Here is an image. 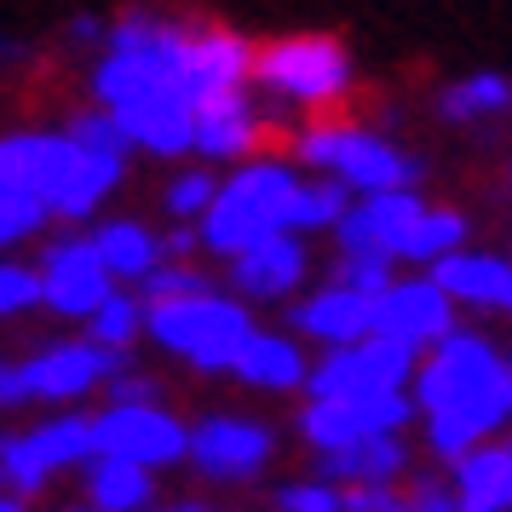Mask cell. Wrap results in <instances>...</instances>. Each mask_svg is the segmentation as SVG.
Listing matches in <instances>:
<instances>
[{
	"label": "cell",
	"mask_w": 512,
	"mask_h": 512,
	"mask_svg": "<svg viewBox=\"0 0 512 512\" xmlns=\"http://www.w3.org/2000/svg\"><path fill=\"white\" fill-rule=\"evenodd\" d=\"M259 41L236 24L190 18L173 6H121L110 12L104 47L81 64V93L110 110L139 162H190L196 110L219 93L254 87Z\"/></svg>",
	"instance_id": "6da1fadb"
},
{
	"label": "cell",
	"mask_w": 512,
	"mask_h": 512,
	"mask_svg": "<svg viewBox=\"0 0 512 512\" xmlns=\"http://www.w3.org/2000/svg\"><path fill=\"white\" fill-rule=\"evenodd\" d=\"M415 403L426 449L455 466L512 420V357L478 328H455L420 357Z\"/></svg>",
	"instance_id": "7a4b0ae2"
},
{
	"label": "cell",
	"mask_w": 512,
	"mask_h": 512,
	"mask_svg": "<svg viewBox=\"0 0 512 512\" xmlns=\"http://www.w3.org/2000/svg\"><path fill=\"white\" fill-rule=\"evenodd\" d=\"M127 150L81 139L70 121H24V127H6L0 133V173L24 179L41 202L52 208V219L75 231V225H93L104 219L110 196L127 185Z\"/></svg>",
	"instance_id": "3957f363"
},
{
	"label": "cell",
	"mask_w": 512,
	"mask_h": 512,
	"mask_svg": "<svg viewBox=\"0 0 512 512\" xmlns=\"http://www.w3.org/2000/svg\"><path fill=\"white\" fill-rule=\"evenodd\" d=\"M363 87L357 75V52L328 35V29H288L259 41L254 58V93L271 104V116L282 121V139L317 116H346L351 98Z\"/></svg>",
	"instance_id": "277c9868"
},
{
	"label": "cell",
	"mask_w": 512,
	"mask_h": 512,
	"mask_svg": "<svg viewBox=\"0 0 512 512\" xmlns=\"http://www.w3.org/2000/svg\"><path fill=\"white\" fill-rule=\"evenodd\" d=\"M300 190H305V167L288 150H265L254 162H236L219 173V196L202 213V248L208 259H236L248 254L265 236L294 231L300 219Z\"/></svg>",
	"instance_id": "5b68a950"
},
{
	"label": "cell",
	"mask_w": 512,
	"mask_h": 512,
	"mask_svg": "<svg viewBox=\"0 0 512 512\" xmlns=\"http://www.w3.org/2000/svg\"><path fill=\"white\" fill-rule=\"evenodd\" d=\"M282 150L305 167V173H323L340 179L351 196H380V190H420L426 185V162L420 150L374 127V121H351V116H317L300 121Z\"/></svg>",
	"instance_id": "8992f818"
},
{
	"label": "cell",
	"mask_w": 512,
	"mask_h": 512,
	"mask_svg": "<svg viewBox=\"0 0 512 512\" xmlns=\"http://www.w3.org/2000/svg\"><path fill=\"white\" fill-rule=\"evenodd\" d=\"M254 334H259L254 305L231 288L150 305V346L173 363H185L190 374H236Z\"/></svg>",
	"instance_id": "52a82bcc"
},
{
	"label": "cell",
	"mask_w": 512,
	"mask_h": 512,
	"mask_svg": "<svg viewBox=\"0 0 512 512\" xmlns=\"http://www.w3.org/2000/svg\"><path fill=\"white\" fill-rule=\"evenodd\" d=\"M121 369H133V351L98 346L93 334H58V340H41L35 351L0 363V403L6 409H24V403L70 409L81 397L104 392Z\"/></svg>",
	"instance_id": "ba28073f"
},
{
	"label": "cell",
	"mask_w": 512,
	"mask_h": 512,
	"mask_svg": "<svg viewBox=\"0 0 512 512\" xmlns=\"http://www.w3.org/2000/svg\"><path fill=\"white\" fill-rule=\"evenodd\" d=\"M98 455V426L93 415H47L24 426V432H6L0 443V478L12 495H35V489H47L58 472H70V466H87Z\"/></svg>",
	"instance_id": "9c48e42d"
},
{
	"label": "cell",
	"mask_w": 512,
	"mask_h": 512,
	"mask_svg": "<svg viewBox=\"0 0 512 512\" xmlns=\"http://www.w3.org/2000/svg\"><path fill=\"white\" fill-rule=\"evenodd\" d=\"M420 351L386 334H369L357 346H334L311 363L305 397H374V392H415Z\"/></svg>",
	"instance_id": "30bf717a"
},
{
	"label": "cell",
	"mask_w": 512,
	"mask_h": 512,
	"mask_svg": "<svg viewBox=\"0 0 512 512\" xmlns=\"http://www.w3.org/2000/svg\"><path fill=\"white\" fill-rule=\"evenodd\" d=\"M35 265H41V282H47V317H58V323H81L87 328L98 305L121 288L116 271H110L104 254H98L93 231L47 236Z\"/></svg>",
	"instance_id": "8fae6325"
},
{
	"label": "cell",
	"mask_w": 512,
	"mask_h": 512,
	"mask_svg": "<svg viewBox=\"0 0 512 512\" xmlns=\"http://www.w3.org/2000/svg\"><path fill=\"white\" fill-rule=\"evenodd\" d=\"M93 426H98V455L150 466V472L190 461V426L167 409L162 397H150V403H104L93 415Z\"/></svg>",
	"instance_id": "7c38bea8"
},
{
	"label": "cell",
	"mask_w": 512,
	"mask_h": 512,
	"mask_svg": "<svg viewBox=\"0 0 512 512\" xmlns=\"http://www.w3.org/2000/svg\"><path fill=\"white\" fill-rule=\"evenodd\" d=\"M420 420L415 392H374V397H305L300 409V438L311 455L346 449V443L380 438V432H409Z\"/></svg>",
	"instance_id": "4fadbf2b"
},
{
	"label": "cell",
	"mask_w": 512,
	"mask_h": 512,
	"mask_svg": "<svg viewBox=\"0 0 512 512\" xmlns=\"http://www.w3.org/2000/svg\"><path fill=\"white\" fill-rule=\"evenodd\" d=\"M271 139H282V121L271 116V104H265L254 87H242V93H219L196 110V150H190V156L225 173V167H236V162L265 156Z\"/></svg>",
	"instance_id": "5bb4252c"
},
{
	"label": "cell",
	"mask_w": 512,
	"mask_h": 512,
	"mask_svg": "<svg viewBox=\"0 0 512 512\" xmlns=\"http://www.w3.org/2000/svg\"><path fill=\"white\" fill-rule=\"evenodd\" d=\"M277 455V432L265 420L231 415V409H213L190 426V461L208 484H254L259 472Z\"/></svg>",
	"instance_id": "9a60e30c"
},
{
	"label": "cell",
	"mask_w": 512,
	"mask_h": 512,
	"mask_svg": "<svg viewBox=\"0 0 512 512\" xmlns=\"http://www.w3.org/2000/svg\"><path fill=\"white\" fill-rule=\"evenodd\" d=\"M432 208L426 190H380V196H357L351 213L334 231V248L340 254H380L392 265H409V248H415L420 219Z\"/></svg>",
	"instance_id": "2e32d148"
},
{
	"label": "cell",
	"mask_w": 512,
	"mask_h": 512,
	"mask_svg": "<svg viewBox=\"0 0 512 512\" xmlns=\"http://www.w3.org/2000/svg\"><path fill=\"white\" fill-rule=\"evenodd\" d=\"M461 328V305L449 300V288H443L432 271H420V277H397L380 300H374V334H386V340H403V346H415L420 357L449 340Z\"/></svg>",
	"instance_id": "e0dca14e"
},
{
	"label": "cell",
	"mask_w": 512,
	"mask_h": 512,
	"mask_svg": "<svg viewBox=\"0 0 512 512\" xmlns=\"http://www.w3.org/2000/svg\"><path fill=\"white\" fill-rule=\"evenodd\" d=\"M311 282V236L282 231L254 242L248 254L225 259V288L248 305H294Z\"/></svg>",
	"instance_id": "ac0fdd59"
},
{
	"label": "cell",
	"mask_w": 512,
	"mask_h": 512,
	"mask_svg": "<svg viewBox=\"0 0 512 512\" xmlns=\"http://www.w3.org/2000/svg\"><path fill=\"white\" fill-rule=\"evenodd\" d=\"M374 300L380 294H363V288H346V282L328 277L323 288H305L300 300L288 305V323L300 340L311 346H357V340H369L374 334Z\"/></svg>",
	"instance_id": "d6986e66"
},
{
	"label": "cell",
	"mask_w": 512,
	"mask_h": 512,
	"mask_svg": "<svg viewBox=\"0 0 512 512\" xmlns=\"http://www.w3.org/2000/svg\"><path fill=\"white\" fill-rule=\"evenodd\" d=\"M432 121L449 127V133H484L495 121H512V70H461L438 81L432 93Z\"/></svg>",
	"instance_id": "ffe728a7"
},
{
	"label": "cell",
	"mask_w": 512,
	"mask_h": 512,
	"mask_svg": "<svg viewBox=\"0 0 512 512\" xmlns=\"http://www.w3.org/2000/svg\"><path fill=\"white\" fill-rule=\"evenodd\" d=\"M432 277L449 288V300L461 311H484V317H512V254L495 248H472L449 254L443 265H432Z\"/></svg>",
	"instance_id": "44dd1931"
},
{
	"label": "cell",
	"mask_w": 512,
	"mask_h": 512,
	"mask_svg": "<svg viewBox=\"0 0 512 512\" xmlns=\"http://www.w3.org/2000/svg\"><path fill=\"white\" fill-rule=\"evenodd\" d=\"M87 231H93L98 254H104V265L116 271L121 288H144L150 271L167 259V231H156V225L139 219V213H104V219H93Z\"/></svg>",
	"instance_id": "7402d4cb"
},
{
	"label": "cell",
	"mask_w": 512,
	"mask_h": 512,
	"mask_svg": "<svg viewBox=\"0 0 512 512\" xmlns=\"http://www.w3.org/2000/svg\"><path fill=\"white\" fill-rule=\"evenodd\" d=\"M231 380H242L248 392H305V380H311V357H305V340L288 328H259L248 351H242V363H236Z\"/></svg>",
	"instance_id": "603a6c76"
},
{
	"label": "cell",
	"mask_w": 512,
	"mask_h": 512,
	"mask_svg": "<svg viewBox=\"0 0 512 512\" xmlns=\"http://www.w3.org/2000/svg\"><path fill=\"white\" fill-rule=\"evenodd\" d=\"M409 438L403 432H380V438L346 443V449H328L317 455V478L328 484H397L409 472Z\"/></svg>",
	"instance_id": "cb8c5ba5"
},
{
	"label": "cell",
	"mask_w": 512,
	"mask_h": 512,
	"mask_svg": "<svg viewBox=\"0 0 512 512\" xmlns=\"http://www.w3.org/2000/svg\"><path fill=\"white\" fill-rule=\"evenodd\" d=\"M466 512H512V438H489L449 466Z\"/></svg>",
	"instance_id": "d4e9b609"
},
{
	"label": "cell",
	"mask_w": 512,
	"mask_h": 512,
	"mask_svg": "<svg viewBox=\"0 0 512 512\" xmlns=\"http://www.w3.org/2000/svg\"><path fill=\"white\" fill-rule=\"evenodd\" d=\"M87 501L104 512H144L156 501V472L116 455H93L87 461Z\"/></svg>",
	"instance_id": "484cf974"
},
{
	"label": "cell",
	"mask_w": 512,
	"mask_h": 512,
	"mask_svg": "<svg viewBox=\"0 0 512 512\" xmlns=\"http://www.w3.org/2000/svg\"><path fill=\"white\" fill-rule=\"evenodd\" d=\"M213 196H219V167L190 156V162L167 167L162 190H156V208H162L167 225H202V213L213 208Z\"/></svg>",
	"instance_id": "4316f807"
},
{
	"label": "cell",
	"mask_w": 512,
	"mask_h": 512,
	"mask_svg": "<svg viewBox=\"0 0 512 512\" xmlns=\"http://www.w3.org/2000/svg\"><path fill=\"white\" fill-rule=\"evenodd\" d=\"M58 225L52 208L24 185V179H12V173H0V242L18 254L29 242H47V231Z\"/></svg>",
	"instance_id": "83f0119b"
},
{
	"label": "cell",
	"mask_w": 512,
	"mask_h": 512,
	"mask_svg": "<svg viewBox=\"0 0 512 512\" xmlns=\"http://www.w3.org/2000/svg\"><path fill=\"white\" fill-rule=\"evenodd\" d=\"M81 334H93L98 346H110V351H133L139 340H150V300L139 288H116Z\"/></svg>",
	"instance_id": "f1b7e54d"
},
{
	"label": "cell",
	"mask_w": 512,
	"mask_h": 512,
	"mask_svg": "<svg viewBox=\"0 0 512 512\" xmlns=\"http://www.w3.org/2000/svg\"><path fill=\"white\" fill-rule=\"evenodd\" d=\"M351 196L340 179H323V173H305V190H300V219H294V231L300 236H334L340 231V219L351 213Z\"/></svg>",
	"instance_id": "f546056e"
},
{
	"label": "cell",
	"mask_w": 512,
	"mask_h": 512,
	"mask_svg": "<svg viewBox=\"0 0 512 512\" xmlns=\"http://www.w3.org/2000/svg\"><path fill=\"white\" fill-rule=\"evenodd\" d=\"M29 311H47V282H41V265L35 259H6L0 265V317L18 323Z\"/></svg>",
	"instance_id": "4dcf8cb0"
},
{
	"label": "cell",
	"mask_w": 512,
	"mask_h": 512,
	"mask_svg": "<svg viewBox=\"0 0 512 512\" xmlns=\"http://www.w3.org/2000/svg\"><path fill=\"white\" fill-rule=\"evenodd\" d=\"M208 288H219V282L202 271V259H162L139 294H144L150 305H162V300H190V294H208Z\"/></svg>",
	"instance_id": "1f68e13d"
},
{
	"label": "cell",
	"mask_w": 512,
	"mask_h": 512,
	"mask_svg": "<svg viewBox=\"0 0 512 512\" xmlns=\"http://www.w3.org/2000/svg\"><path fill=\"white\" fill-rule=\"evenodd\" d=\"M328 277L346 282V288H363V294H386L397 282V265L380 254H340L334 248V259H328Z\"/></svg>",
	"instance_id": "d6a6232c"
},
{
	"label": "cell",
	"mask_w": 512,
	"mask_h": 512,
	"mask_svg": "<svg viewBox=\"0 0 512 512\" xmlns=\"http://www.w3.org/2000/svg\"><path fill=\"white\" fill-rule=\"evenodd\" d=\"M277 512H346V484L328 478H294L277 489Z\"/></svg>",
	"instance_id": "836d02e7"
},
{
	"label": "cell",
	"mask_w": 512,
	"mask_h": 512,
	"mask_svg": "<svg viewBox=\"0 0 512 512\" xmlns=\"http://www.w3.org/2000/svg\"><path fill=\"white\" fill-rule=\"evenodd\" d=\"M104 35H110V12H75L70 24H64V35H58V47L70 52L75 64H87L104 47Z\"/></svg>",
	"instance_id": "e575fe53"
},
{
	"label": "cell",
	"mask_w": 512,
	"mask_h": 512,
	"mask_svg": "<svg viewBox=\"0 0 512 512\" xmlns=\"http://www.w3.org/2000/svg\"><path fill=\"white\" fill-rule=\"evenodd\" d=\"M346 512H409V489H397V484H346Z\"/></svg>",
	"instance_id": "d590c367"
},
{
	"label": "cell",
	"mask_w": 512,
	"mask_h": 512,
	"mask_svg": "<svg viewBox=\"0 0 512 512\" xmlns=\"http://www.w3.org/2000/svg\"><path fill=\"white\" fill-rule=\"evenodd\" d=\"M409 512H466L455 495V478H415L409 484Z\"/></svg>",
	"instance_id": "8d00e7d4"
},
{
	"label": "cell",
	"mask_w": 512,
	"mask_h": 512,
	"mask_svg": "<svg viewBox=\"0 0 512 512\" xmlns=\"http://www.w3.org/2000/svg\"><path fill=\"white\" fill-rule=\"evenodd\" d=\"M0 512H29V495H12V489H6V501H0Z\"/></svg>",
	"instance_id": "74e56055"
},
{
	"label": "cell",
	"mask_w": 512,
	"mask_h": 512,
	"mask_svg": "<svg viewBox=\"0 0 512 512\" xmlns=\"http://www.w3.org/2000/svg\"><path fill=\"white\" fill-rule=\"evenodd\" d=\"M167 512H213V507H202V501H173Z\"/></svg>",
	"instance_id": "f35d334b"
},
{
	"label": "cell",
	"mask_w": 512,
	"mask_h": 512,
	"mask_svg": "<svg viewBox=\"0 0 512 512\" xmlns=\"http://www.w3.org/2000/svg\"><path fill=\"white\" fill-rule=\"evenodd\" d=\"M501 185H507V196H512V156H507V167H501Z\"/></svg>",
	"instance_id": "ab89813d"
},
{
	"label": "cell",
	"mask_w": 512,
	"mask_h": 512,
	"mask_svg": "<svg viewBox=\"0 0 512 512\" xmlns=\"http://www.w3.org/2000/svg\"><path fill=\"white\" fill-rule=\"evenodd\" d=\"M58 512H104V507H93V501H87V507H58Z\"/></svg>",
	"instance_id": "60d3db41"
}]
</instances>
